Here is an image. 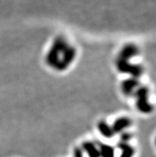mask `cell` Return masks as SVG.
Wrapping results in <instances>:
<instances>
[{
    "instance_id": "obj_1",
    "label": "cell",
    "mask_w": 156,
    "mask_h": 157,
    "mask_svg": "<svg viewBox=\"0 0 156 157\" xmlns=\"http://www.w3.org/2000/svg\"><path fill=\"white\" fill-rule=\"evenodd\" d=\"M68 46L69 44L64 37L62 36L57 37L53 41L51 48L46 56V62L48 66L52 68H55L61 54L68 47Z\"/></svg>"
},
{
    "instance_id": "obj_2",
    "label": "cell",
    "mask_w": 156,
    "mask_h": 157,
    "mask_svg": "<svg viewBox=\"0 0 156 157\" xmlns=\"http://www.w3.org/2000/svg\"><path fill=\"white\" fill-rule=\"evenodd\" d=\"M149 94L150 91L146 86H139L133 94L136 98V108L143 114L150 113L154 109L153 105L149 102Z\"/></svg>"
},
{
    "instance_id": "obj_3",
    "label": "cell",
    "mask_w": 156,
    "mask_h": 157,
    "mask_svg": "<svg viewBox=\"0 0 156 157\" xmlns=\"http://www.w3.org/2000/svg\"><path fill=\"white\" fill-rule=\"evenodd\" d=\"M117 70L123 74H127L131 76V78H137L143 74V68L138 64L130 63L129 61H124V60L118 59L116 61Z\"/></svg>"
},
{
    "instance_id": "obj_4",
    "label": "cell",
    "mask_w": 156,
    "mask_h": 157,
    "mask_svg": "<svg viewBox=\"0 0 156 157\" xmlns=\"http://www.w3.org/2000/svg\"><path fill=\"white\" fill-rule=\"evenodd\" d=\"M77 56V49L74 46H68V47L62 53L59 61L55 66V70L57 71H64L67 70L69 66L73 63Z\"/></svg>"
},
{
    "instance_id": "obj_5",
    "label": "cell",
    "mask_w": 156,
    "mask_h": 157,
    "mask_svg": "<svg viewBox=\"0 0 156 157\" xmlns=\"http://www.w3.org/2000/svg\"><path fill=\"white\" fill-rule=\"evenodd\" d=\"M139 54V49L136 45L132 43L127 44L120 51L118 59L129 61L131 58L138 56Z\"/></svg>"
},
{
    "instance_id": "obj_6",
    "label": "cell",
    "mask_w": 156,
    "mask_h": 157,
    "mask_svg": "<svg viewBox=\"0 0 156 157\" xmlns=\"http://www.w3.org/2000/svg\"><path fill=\"white\" fill-rule=\"evenodd\" d=\"M139 87V81L137 78H130L124 80L121 83V90L125 96H131Z\"/></svg>"
},
{
    "instance_id": "obj_7",
    "label": "cell",
    "mask_w": 156,
    "mask_h": 157,
    "mask_svg": "<svg viewBox=\"0 0 156 157\" xmlns=\"http://www.w3.org/2000/svg\"><path fill=\"white\" fill-rule=\"evenodd\" d=\"M132 121L129 117H121L117 118L114 122H113L112 128L114 133H119L122 132L125 129L128 128L129 127L131 126Z\"/></svg>"
},
{
    "instance_id": "obj_8",
    "label": "cell",
    "mask_w": 156,
    "mask_h": 157,
    "mask_svg": "<svg viewBox=\"0 0 156 157\" xmlns=\"http://www.w3.org/2000/svg\"><path fill=\"white\" fill-rule=\"evenodd\" d=\"M81 149L83 150L85 153H87L89 157H101L99 148L93 142L85 141L82 144Z\"/></svg>"
},
{
    "instance_id": "obj_9",
    "label": "cell",
    "mask_w": 156,
    "mask_h": 157,
    "mask_svg": "<svg viewBox=\"0 0 156 157\" xmlns=\"http://www.w3.org/2000/svg\"><path fill=\"white\" fill-rule=\"evenodd\" d=\"M97 129L99 131L101 135L105 136V138L111 139L114 136L115 133L113 132L112 126H110L108 124L105 122V121H101L97 124Z\"/></svg>"
},
{
    "instance_id": "obj_10",
    "label": "cell",
    "mask_w": 156,
    "mask_h": 157,
    "mask_svg": "<svg viewBox=\"0 0 156 157\" xmlns=\"http://www.w3.org/2000/svg\"><path fill=\"white\" fill-rule=\"evenodd\" d=\"M101 157H115V148L112 146L104 143L98 144Z\"/></svg>"
},
{
    "instance_id": "obj_11",
    "label": "cell",
    "mask_w": 156,
    "mask_h": 157,
    "mask_svg": "<svg viewBox=\"0 0 156 157\" xmlns=\"http://www.w3.org/2000/svg\"><path fill=\"white\" fill-rule=\"evenodd\" d=\"M118 147L121 150L120 157H133L135 155V148L127 143L120 142L119 143Z\"/></svg>"
},
{
    "instance_id": "obj_12",
    "label": "cell",
    "mask_w": 156,
    "mask_h": 157,
    "mask_svg": "<svg viewBox=\"0 0 156 157\" xmlns=\"http://www.w3.org/2000/svg\"><path fill=\"white\" fill-rule=\"evenodd\" d=\"M73 157H84V151L81 147H77L73 150Z\"/></svg>"
},
{
    "instance_id": "obj_13",
    "label": "cell",
    "mask_w": 156,
    "mask_h": 157,
    "mask_svg": "<svg viewBox=\"0 0 156 157\" xmlns=\"http://www.w3.org/2000/svg\"><path fill=\"white\" fill-rule=\"evenodd\" d=\"M131 136H132L131 134L129 133V132H123L122 135H121V142L127 143V141L131 139Z\"/></svg>"
}]
</instances>
